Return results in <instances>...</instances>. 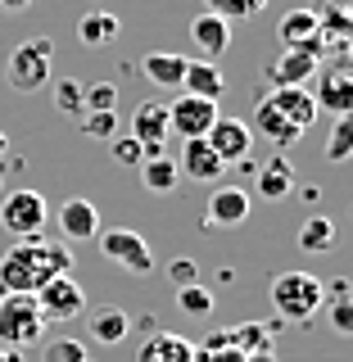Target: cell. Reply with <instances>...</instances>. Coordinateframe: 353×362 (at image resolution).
<instances>
[{"mask_svg":"<svg viewBox=\"0 0 353 362\" xmlns=\"http://www.w3.org/2000/svg\"><path fill=\"white\" fill-rule=\"evenodd\" d=\"M73 272V254L59 240L45 235H23L14 240V249L0 254V290L5 294H37L45 281Z\"/></svg>","mask_w":353,"mask_h":362,"instance_id":"obj_1","label":"cell"},{"mask_svg":"<svg viewBox=\"0 0 353 362\" xmlns=\"http://www.w3.org/2000/svg\"><path fill=\"white\" fill-rule=\"evenodd\" d=\"M322 303H326V286L313 272H281V276H272V308L286 322H308V317H317Z\"/></svg>","mask_w":353,"mask_h":362,"instance_id":"obj_2","label":"cell"},{"mask_svg":"<svg viewBox=\"0 0 353 362\" xmlns=\"http://www.w3.org/2000/svg\"><path fill=\"white\" fill-rule=\"evenodd\" d=\"M50 73H54V41H50V37H28V41H18L14 50H9V59H5L9 86L23 90V95L41 90L45 82H50Z\"/></svg>","mask_w":353,"mask_h":362,"instance_id":"obj_3","label":"cell"},{"mask_svg":"<svg viewBox=\"0 0 353 362\" xmlns=\"http://www.w3.org/2000/svg\"><path fill=\"white\" fill-rule=\"evenodd\" d=\"M45 331L37 299L32 294H0V344L5 349H28Z\"/></svg>","mask_w":353,"mask_h":362,"instance_id":"obj_4","label":"cell"},{"mask_svg":"<svg viewBox=\"0 0 353 362\" xmlns=\"http://www.w3.org/2000/svg\"><path fill=\"white\" fill-rule=\"evenodd\" d=\"M218 100H204V95H181L168 105V136H177V141H199V136H209V127L218 122Z\"/></svg>","mask_w":353,"mask_h":362,"instance_id":"obj_5","label":"cell"},{"mask_svg":"<svg viewBox=\"0 0 353 362\" xmlns=\"http://www.w3.org/2000/svg\"><path fill=\"white\" fill-rule=\"evenodd\" d=\"M32 299H37V313H41L45 326H50V322H73V317H82V308H86V290L73 281V272L45 281Z\"/></svg>","mask_w":353,"mask_h":362,"instance_id":"obj_6","label":"cell"},{"mask_svg":"<svg viewBox=\"0 0 353 362\" xmlns=\"http://www.w3.org/2000/svg\"><path fill=\"white\" fill-rule=\"evenodd\" d=\"M326 64V41L322 37H308L294 50H281V59L267 68L272 86H308V77Z\"/></svg>","mask_w":353,"mask_h":362,"instance_id":"obj_7","label":"cell"},{"mask_svg":"<svg viewBox=\"0 0 353 362\" xmlns=\"http://www.w3.org/2000/svg\"><path fill=\"white\" fill-rule=\"evenodd\" d=\"M45 222H50V209H45L41 190H14V195H5V204H0V226H5L14 240L41 235Z\"/></svg>","mask_w":353,"mask_h":362,"instance_id":"obj_8","label":"cell"},{"mask_svg":"<svg viewBox=\"0 0 353 362\" xmlns=\"http://www.w3.org/2000/svg\"><path fill=\"white\" fill-rule=\"evenodd\" d=\"M317 90H313V100H317V113H349L353 109V68L345 59H335V64H322L317 68Z\"/></svg>","mask_w":353,"mask_h":362,"instance_id":"obj_9","label":"cell"},{"mask_svg":"<svg viewBox=\"0 0 353 362\" xmlns=\"http://www.w3.org/2000/svg\"><path fill=\"white\" fill-rule=\"evenodd\" d=\"M100 249H105L109 263L127 267L132 276H145V272H154V254H150V245H145V235L127 231V226H113V231H105V235H100Z\"/></svg>","mask_w":353,"mask_h":362,"instance_id":"obj_10","label":"cell"},{"mask_svg":"<svg viewBox=\"0 0 353 362\" xmlns=\"http://www.w3.org/2000/svg\"><path fill=\"white\" fill-rule=\"evenodd\" d=\"M204 141H209V150L218 154L226 168H231V163H245L249 150H254V132H249V122H241V118H218Z\"/></svg>","mask_w":353,"mask_h":362,"instance_id":"obj_11","label":"cell"},{"mask_svg":"<svg viewBox=\"0 0 353 362\" xmlns=\"http://www.w3.org/2000/svg\"><path fill=\"white\" fill-rule=\"evenodd\" d=\"M177 163V173L186 177V181H199V186H209V181H222V173H226V163L218 154L209 150V141H181V154L173 158Z\"/></svg>","mask_w":353,"mask_h":362,"instance_id":"obj_12","label":"cell"},{"mask_svg":"<svg viewBox=\"0 0 353 362\" xmlns=\"http://www.w3.org/2000/svg\"><path fill=\"white\" fill-rule=\"evenodd\" d=\"M132 136L145 145V158H150V154H163V141H168V105H158V100L136 105V113H132Z\"/></svg>","mask_w":353,"mask_h":362,"instance_id":"obj_13","label":"cell"},{"mask_svg":"<svg viewBox=\"0 0 353 362\" xmlns=\"http://www.w3.org/2000/svg\"><path fill=\"white\" fill-rule=\"evenodd\" d=\"M263 100H267L272 109L286 113V118H290L299 132H308L313 122H317V100H313V90H308V86H272Z\"/></svg>","mask_w":353,"mask_h":362,"instance_id":"obj_14","label":"cell"},{"mask_svg":"<svg viewBox=\"0 0 353 362\" xmlns=\"http://www.w3.org/2000/svg\"><path fill=\"white\" fill-rule=\"evenodd\" d=\"M249 213H254V199H249L245 186H218L209 195V222L213 226H245Z\"/></svg>","mask_w":353,"mask_h":362,"instance_id":"obj_15","label":"cell"},{"mask_svg":"<svg viewBox=\"0 0 353 362\" xmlns=\"http://www.w3.org/2000/svg\"><path fill=\"white\" fill-rule=\"evenodd\" d=\"M249 132H254V136H263L267 145H277V150H290V145H299V141H303V132L294 127V122H290L281 109H272L267 100H258V109H254V122H249Z\"/></svg>","mask_w":353,"mask_h":362,"instance_id":"obj_16","label":"cell"},{"mask_svg":"<svg viewBox=\"0 0 353 362\" xmlns=\"http://www.w3.org/2000/svg\"><path fill=\"white\" fill-rule=\"evenodd\" d=\"M190 41H195V50H199V59H209V64H218L222 54H226V45H231V23L218 18V14H204L190 23Z\"/></svg>","mask_w":353,"mask_h":362,"instance_id":"obj_17","label":"cell"},{"mask_svg":"<svg viewBox=\"0 0 353 362\" xmlns=\"http://www.w3.org/2000/svg\"><path fill=\"white\" fill-rule=\"evenodd\" d=\"M54 222H59L64 240H91V235H100V213L91 199H68L59 213H54Z\"/></svg>","mask_w":353,"mask_h":362,"instance_id":"obj_18","label":"cell"},{"mask_svg":"<svg viewBox=\"0 0 353 362\" xmlns=\"http://www.w3.org/2000/svg\"><path fill=\"white\" fill-rule=\"evenodd\" d=\"M136 362H199V354H195V344H190V339L168 335V331H154V335L141 344Z\"/></svg>","mask_w":353,"mask_h":362,"instance_id":"obj_19","label":"cell"},{"mask_svg":"<svg viewBox=\"0 0 353 362\" xmlns=\"http://www.w3.org/2000/svg\"><path fill=\"white\" fill-rule=\"evenodd\" d=\"M181 90L186 95H204V100H222L226 90V77L218 64L209 59H186V77H181Z\"/></svg>","mask_w":353,"mask_h":362,"instance_id":"obj_20","label":"cell"},{"mask_svg":"<svg viewBox=\"0 0 353 362\" xmlns=\"http://www.w3.org/2000/svg\"><path fill=\"white\" fill-rule=\"evenodd\" d=\"M141 73L150 77L154 86H163V90H181V77H186V54L150 50V54L141 59Z\"/></svg>","mask_w":353,"mask_h":362,"instance_id":"obj_21","label":"cell"},{"mask_svg":"<svg viewBox=\"0 0 353 362\" xmlns=\"http://www.w3.org/2000/svg\"><path fill=\"white\" fill-rule=\"evenodd\" d=\"M118 32H122V18L109 14V9H91V14L77 18V41L91 45V50H96V45H109Z\"/></svg>","mask_w":353,"mask_h":362,"instance_id":"obj_22","label":"cell"},{"mask_svg":"<svg viewBox=\"0 0 353 362\" xmlns=\"http://www.w3.org/2000/svg\"><path fill=\"white\" fill-rule=\"evenodd\" d=\"M308 37H322L317 32V9H290V14H281V23H277L281 50H294V45H303Z\"/></svg>","mask_w":353,"mask_h":362,"instance_id":"obj_23","label":"cell"},{"mask_svg":"<svg viewBox=\"0 0 353 362\" xmlns=\"http://www.w3.org/2000/svg\"><path fill=\"white\" fill-rule=\"evenodd\" d=\"M294 190V163L290 158H272V163H263L258 168V195L263 199H286Z\"/></svg>","mask_w":353,"mask_h":362,"instance_id":"obj_24","label":"cell"},{"mask_svg":"<svg viewBox=\"0 0 353 362\" xmlns=\"http://www.w3.org/2000/svg\"><path fill=\"white\" fill-rule=\"evenodd\" d=\"M136 173H141L145 190H154V195H173V190H177V181H181L177 163H173L168 154H150V158H145L141 168H136Z\"/></svg>","mask_w":353,"mask_h":362,"instance_id":"obj_25","label":"cell"},{"mask_svg":"<svg viewBox=\"0 0 353 362\" xmlns=\"http://www.w3.org/2000/svg\"><path fill=\"white\" fill-rule=\"evenodd\" d=\"M132 331V317L122 308H100L91 313V339H100V344H122Z\"/></svg>","mask_w":353,"mask_h":362,"instance_id":"obj_26","label":"cell"},{"mask_svg":"<svg viewBox=\"0 0 353 362\" xmlns=\"http://www.w3.org/2000/svg\"><path fill=\"white\" fill-rule=\"evenodd\" d=\"M335 245V222L331 218H308L299 226V249L303 254H326Z\"/></svg>","mask_w":353,"mask_h":362,"instance_id":"obj_27","label":"cell"},{"mask_svg":"<svg viewBox=\"0 0 353 362\" xmlns=\"http://www.w3.org/2000/svg\"><path fill=\"white\" fill-rule=\"evenodd\" d=\"M326 286V299H331V326L340 335H349L353 331V308H349V281H322Z\"/></svg>","mask_w":353,"mask_h":362,"instance_id":"obj_28","label":"cell"},{"mask_svg":"<svg viewBox=\"0 0 353 362\" xmlns=\"http://www.w3.org/2000/svg\"><path fill=\"white\" fill-rule=\"evenodd\" d=\"M204 9L218 14V18H226V23H245V18L263 14L267 0H204Z\"/></svg>","mask_w":353,"mask_h":362,"instance_id":"obj_29","label":"cell"},{"mask_svg":"<svg viewBox=\"0 0 353 362\" xmlns=\"http://www.w3.org/2000/svg\"><path fill=\"white\" fill-rule=\"evenodd\" d=\"M177 308L186 317H209L213 313V290L204 286V281H195V286H181L177 290Z\"/></svg>","mask_w":353,"mask_h":362,"instance_id":"obj_30","label":"cell"},{"mask_svg":"<svg viewBox=\"0 0 353 362\" xmlns=\"http://www.w3.org/2000/svg\"><path fill=\"white\" fill-rule=\"evenodd\" d=\"M82 95H86V86L77 77H59L54 82V109L68 113V118H82Z\"/></svg>","mask_w":353,"mask_h":362,"instance_id":"obj_31","label":"cell"},{"mask_svg":"<svg viewBox=\"0 0 353 362\" xmlns=\"http://www.w3.org/2000/svg\"><path fill=\"white\" fill-rule=\"evenodd\" d=\"M349 154H353V122H349V113H340L335 127H331V141H326V158H331V163H345Z\"/></svg>","mask_w":353,"mask_h":362,"instance_id":"obj_32","label":"cell"},{"mask_svg":"<svg viewBox=\"0 0 353 362\" xmlns=\"http://www.w3.org/2000/svg\"><path fill=\"white\" fill-rule=\"evenodd\" d=\"M41 362H91V354H86V344L82 339H50L45 344V354H41Z\"/></svg>","mask_w":353,"mask_h":362,"instance_id":"obj_33","label":"cell"},{"mask_svg":"<svg viewBox=\"0 0 353 362\" xmlns=\"http://www.w3.org/2000/svg\"><path fill=\"white\" fill-rule=\"evenodd\" d=\"M109 150H113V163H122V168H141V163H145V145L136 141L132 132H127V136H113Z\"/></svg>","mask_w":353,"mask_h":362,"instance_id":"obj_34","label":"cell"},{"mask_svg":"<svg viewBox=\"0 0 353 362\" xmlns=\"http://www.w3.org/2000/svg\"><path fill=\"white\" fill-rule=\"evenodd\" d=\"M82 132H86V136H105V141H109V136L118 132V113H113V109L82 113Z\"/></svg>","mask_w":353,"mask_h":362,"instance_id":"obj_35","label":"cell"},{"mask_svg":"<svg viewBox=\"0 0 353 362\" xmlns=\"http://www.w3.org/2000/svg\"><path fill=\"white\" fill-rule=\"evenodd\" d=\"M113 105H118V86H113V82H100V86H91L86 95H82V113L113 109Z\"/></svg>","mask_w":353,"mask_h":362,"instance_id":"obj_36","label":"cell"},{"mask_svg":"<svg viewBox=\"0 0 353 362\" xmlns=\"http://www.w3.org/2000/svg\"><path fill=\"white\" fill-rule=\"evenodd\" d=\"M168 281H173V290L195 286V281H199V263H195V258H173V263H168Z\"/></svg>","mask_w":353,"mask_h":362,"instance_id":"obj_37","label":"cell"},{"mask_svg":"<svg viewBox=\"0 0 353 362\" xmlns=\"http://www.w3.org/2000/svg\"><path fill=\"white\" fill-rule=\"evenodd\" d=\"M28 5H32V0H0V9H9V14H23Z\"/></svg>","mask_w":353,"mask_h":362,"instance_id":"obj_38","label":"cell"},{"mask_svg":"<svg viewBox=\"0 0 353 362\" xmlns=\"http://www.w3.org/2000/svg\"><path fill=\"white\" fill-rule=\"evenodd\" d=\"M0 362H18V354H14V349H5V344H0Z\"/></svg>","mask_w":353,"mask_h":362,"instance_id":"obj_39","label":"cell"},{"mask_svg":"<svg viewBox=\"0 0 353 362\" xmlns=\"http://www.w3.org/2000/svg\"><path fill=\"white\" fill-rule=\"evenodd\" d=\"M5 154H9V136L0 132V158H5Z\"/></svg>","mask_w":353,"mask_h":362,"instance_id":"obj_40","label":"cell"},{"mask_svg":"<svg viewBox=\"0 0 353 362\" xmlns=\"http://www.w3.org/2000/svg\"><path fill=\"white\" fill-rule=\"evenodd\" d=\"M322 5H349V0H322Z\"/></svg>","mask_w":353,"mask_h":362,"instance_id":"obj_41","label":"cell"},{"mask_svg":"<svg viewBox=\"0 0 353 362\" xmlns=\"http://www.w3.org/2000/svg\"><path fill=\"white\" fill-rule=\"evenodd\" d=\"M254 362H272V358H267V354H258V358H254Z\"/></svg>","mask_w":353,"mask_h":362,"instance_id":"obj_42","label":"cell"},{"mask_svg":"<svg viewBox=\"0 0 353 362\" xmlns=\"http://www.w3.org/2000/svg\"><path fill=\"white\" fill-rule=\"evenodd\" d=\"M0 186H5V177H0Z\"/></svg>","mask_w":353,"mask_h":362,"instance_id":"obj_43","label":"cell"},{"mask_svg":"<svg viewBox=\"0 0 353 362\" xmlns=\"http://www.w3.org/2000/svg\"><path fill=\"white\" fill-rule=\"evenodd\" d=\"M0 294H5V290H0Z\"/></svg>","mask_w":353,"mask_h":362,"instance_id":"obj_44","label":"cell"}]
</instances>
